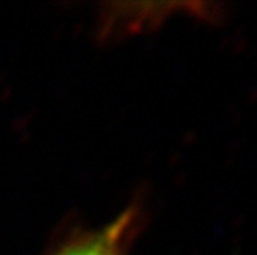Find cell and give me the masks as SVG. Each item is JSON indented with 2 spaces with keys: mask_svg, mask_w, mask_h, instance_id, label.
<instances>
[{
  "mask_svg": "<svg viewBox=\"0 0 257 255\" xmlns=\"http://www.w3.org/2000/svg\"><path fill=\"white\" fill-rule=\"evenodd\" d=\"M140 227L141 209L131 205L103 227L72 230L45 255H128Z\"/></svg>",
  "mask_w": 257,
  "mask_h": 255,
  "instance_id": "cell-1",
  "label": "cell"
}]
</instances>
